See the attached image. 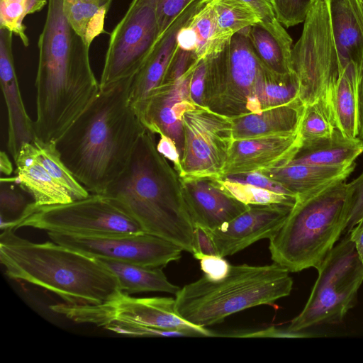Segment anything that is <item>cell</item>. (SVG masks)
Wrapping results in <instances>:
<instances>
[{"mask_svg": "<svg viewBox=\"0 0 363 363\" xmlns=\"http://www.w3.org/2000/svg\"><path fill=\"white\" fill-rule=\"evenodd\" d=\"M38 41L35 137L56 142L100 91L91 69L90 47L74 30L62 0H48Z\"/></svg>", "mask_w": 363, "mask_h": 363, "instance_id": "cell-1", "label": "cell"}, {"mask_svg": "<svg viewBox=\"0 0 363 363\" xmlns=\"http://www.w3.org/2000/svg\"><path fill=\"white\" fill-rule=\"evenodd\" d=\"M130 81L100 89L55 142L64 163L90 193L104 194L122 174L147 129L130 104Z\"/></svg>", "mask_w": 363, "mask_h": 363, "instance_id": "cell-2", "label": "cell"}, {"mask_svg": "<svg viewBox=\"0 0 363 363\" xmlns=\"http://www.w3.org/2000/svg\"><path fill=\"white\" fill-rule=\"evenodd\" d=\"M106 194L147 233L192 253L194 227L184 200L182 179L157 149L155 134L140 136L122 174Z\"/></svg>", "mask_w": 363, "mask_h": 363, "instance_id": "cell-3", "label": "cell"}, {"mask_svg": "<svg viewBox=\"0 0 363 363\" xmlns=\"http://www.w3.org/2000/svg\"><path fill=\"white\" fill-rule=\"evenodd\" d=\"M7 228L0 235V262L11 279L57 295L65 303L94 305L118 291L115 275L93 258L53 241L33 242Z\"/></svg>", "mask_w": 363, "mask_h": 363, "instance_id": "cell-4", "label": "cell"}, {"mask_svg": "<svg viewBox=\"0 0 363 363\" xmlns=\"http://www.w3.org/2000/svg\"><path fill=\"white\" fill-rule=\"evenodd\" d=\"M289 271L273 262L254 266L230 265L228 274L213 281L205 275L175 294L176 312L189 323L206 327L228 316L261 305H272L291 294Z\"/></svg>", "mask_w": 363, "mask_h": 363, "instance_id": "cell-5", "label": "cell"}, {"mask_svg": "<svg viewBox=\"0 0 363 363\" xmlns=\"http://www.w3.org/2000/svg\"><path fill=\"white\" fill-rule=\"evenodd\" d=\"M345 181L298 198L281 228L269 239L274 262L290 272L319 267L347 225Z\"/></svg>", "mask_w": 363, "mask_h": 363, "instance_id": "cell-6", "label": "cell"}, {"mask_svg": "<svg viewBox=\"0 0 363 363\" xmlns=\"http://www.w3.org/2000/svg\"><path fill=\"white\" fill-rule=\"evenodd\" d=\"M248 28L236 33L217 54L208 57L203 106L234 118L259 112L257 99L276 76L252 48Z\"/></svg>", "mask_w": 363, "mask_h": 363, "instance_id": "cell-7", "label": "cell"}, {"mask_svg": "<svg viewBox=\"0 0 363 363\" xmlns=\"http://www.w3.org/2000/svg\"><path fill=\"white\" fill-rule=\"evenodd\" d=\"M318 277L301 311L287 330H302L340 323L357 302L363 282V263L349 233L335 245L317 269Z\"/></svg>", "mask_w": 363, "mask_h": 363, "instance_id": "cell-8", "label": "cell"}, {"mask_svg": "<svg viewBox=\"0 0 363 363\" xmlns=\"http://www.w3.org/2000/svg\"><path fill=\"white\" fill-rule=\"evenodd\" d=\"M291 65L304 105L323 101L333 111L332 95L340 67L328 0H318L303 22L301 35L292 48Z\"/></svg>", "mask_w": 363, "mask_h": 363, "instance_id": "cell-9", "label": "cell"}, {"mask_svg": "<svg viewBox=\"0 0 363 363\" xmlns=\"http://www.w3.org/2000/svg\"><path fill=\"white\" fill-rule=\"evenodd\" d=\"M22 227L82 235L144 232L114 199L92 193L66 203L36 206L33 201L14 230Z\"/></svg>", "mask_w": 363, "mask_h": 363, "instance_id": "cell-10", "label": "cell"}, {"mask_svg": "<svg viewBox=\"0 0 363 363\" xmlns=\"http://www.w3.org/2000/svg\"><path fill=\"white\" fill-rule=\"evenodd\" d=\"M50 308L74 322L104 328L110 324H122L185 332L191 337L215 335L206 328L194 325L181 317L175 310V298L172 297L137 298L119 291L101 303H62L51 305Z\"/></svg>", "mask_w": 363, "mask_h": 363, "instance_id": "cell-11", "label": "cell"}, {"mask_svg": "<svg viewBox=\"0 0 363 363\" xmlns=\"http://www.w3.org/2000/svg\"><path fill=\"white\" fill-rule=\"evenodd\" d=\"M160 0H132L110 33L101 74L100 89L133 77L160 38Z\"/></svg>", "mask_w": 363, "mask_h": 363, "instance_id": "cell-12", "label": "cell"}, {"mask_svg": "<svg viewBox=\"0 0 363 363\" xmlns=\"http://www.w3.org/2000/svg\"><path fill=\"white\" fill-rule=\"evenodd\" d=\"M182 179L220 178L234 142L232 118L194 104L182 116Z\"/></svg>", "mask_w": 363, "mask_h": 363, "instance_id": "cell-13", "label": "cell"}, {"mask_svg": "<svg viewBox=\"0 0 363 363\" xmlns=\"http://www.w3.org/2000/svg\"><path fill=\"white\" fill-rule=\"evenodd\" d=\"M52 241L95 259L163 267L181 258L183 249L145 232L82 235L48 232Z\"/></svg>", "mask_w": 363, "mask_h": 363, "instance_id": "cell-14", "label": "cell"}, {"mask_svg": "<svg viewBox=\"0 0 363 363\" xmlns=\"http://www.w3.org/2000/svg\"><path fill=\"white\" fill-rule=\"evenodd\" d=\"M294 206L250 205L230 222L208 231L218 255H233L258 240L270 239L281 228Z\"/></svg>", "mask_w": 363, "mask_h": 363, "instance_id": "cell-15", "label": "cell"}, {"mask_svg": "<svg viewBox=\"0 0 363 363\" xmlns=\"http://www.w3.org/2000/svg\"><path fill=\"white\" fill-rule=\"evenodd\" d=\"M195 65L179 79L163 82L150 94L138 113L150 132H162L174 140L181 157L184 147L182 116L194 104L190 97L189 84Z\"/></svg>", "mask_w": 363, "mask_h": 363, "instance_id": "cell-16", "label": "cell"}, {"mask_svg": "<svg viewBox=\"0 0 363 363\" xmlns=\"http://www.w3.org/2000/svg\"><path fill=\"white\" fill-rule=\"evenodd\" d=\"M301 145L298 132L235 140L221 177L286 166L294 157Z\"/></svg>", "mask_w": 363, "mask_h": 363, "instance_id": "cell-17", "label": "cell"}, {"mask_svg": "<svg viewBox=\"0 0 363 363\" xmlns=\"http://www.w3.org/2000/svg\"><path fill=\"white\" fill-rule=\"evenodd\" d=\"M182 179L184 200L194 227L213 230L250 207L225 191L215 178Z\"/></svg>", "mask_w": 363, "mask_h": 363, "instance_id": "cell-18", "label": "cell"}, {"mask_svg": "<svg viewBox=\"0 0 363 363\" xmlns=\"http://www.w3.org/2000/svg\"><path fill=\"white\" fill-rule=\"evenodd\" d=\"M13 33L0 28V81L8 112L7 148L13 160L23 144L35 138L33 121L21 96L13 55Z\"/></svg>", "mask_w": 363, "mask_h": 363, "instance_id": "cell-19", "label": "cell"}, {"mask_svg": "<svg viewBox=\"0 0 363 363\" xmlns=\"http://www.w3.org/2000/svg\"><path fill=\"white\" fill-rule=\"evenodd\" d=\"M199 1L190 4L177 16L158 38L140 69L131 77L129 99L137 113L150 94L162 84L177 48V33L192 16Z\"/></svg>", "mask_w": 363, "mask_h": 363, "instance_id": "cell-20", "label": "cell"}, {"mask_svg": "<svg viewBox=\"0 0 363 363\" xmlns=\"http://www.w3.org/2000/svg\"><path fill=\"white\" fill-rule=\"evenodd\" d=\"M340 72L363 62V4L361 0H328Z\"/></svg>", "mask_w": 363, "mask_h": 363, "instance_id": "cell-21", "label": "cell"}, {"mask_svg": "<svg viewBox=\"0 0 363 363\" xmlns=\"http://www.w3.org/2000/svg\"><path fill=\"white\" fill-rule=\"evenodd\" d=\"M14 182L33 198L36 206L66 203L72 196L57 183L36 159L32 143L21 146L14 160Z\"/></svg>", "mask_w": 363, "mask_h": 363, "instance_id": "cell-22", "label": "cell"}, {"mask_svg": "<svg viewBox=\"0 0 363 363\" xmlns=\"http://www.w3.org/2000/svg\"><path fill=\"white\" fill-rule=\"evenodd\" d=\"M305 105L300 99L291 103L232 118L234 140L298 132Z\"/></svg>", "mask_w": 363, "mask_h": 363, "instance_id": "cell-23", "label": "cell"}, {"mask_svg": "<svg viewBox=\"0 0 363 363\" xmlns=\"http://www.w3.org/2000/svg\"><path fill=\"white\" fill-rule=\"evenodd\" d=\"M356 164L330 167L307 164H288L260 171L269 178L280 183L298 198L316 192L334 182L346 180Z\"/></svg>", "mask_w": 363, "mask_h": 363, "instance_id": "cell-24", "label": "cell"}, {"mask_svg": "<svg viewBox=\"0 0 363 363\" xmlns=\"http://www.w3.org/2000/svg\"><path fill=\"white\" fill-rule=\"evenodd\" d=\"M362 152L363 143L358 138H348L336 128L329 137L301 144L288 164L342 167L354 162Z\"/></svg>", "mask_w": 363, "mask_h": 363, "instance_id": "cell-25", "label": "cell"}, {"mask_svg": "<svg viewBox=\"0 0 363 363\" xmlns=\"http://www.w3.org/2000/svg\"><path fill=\"white\" fill-rule=\"evenodd\" d=\"M116 277L118 289L125 294L158 291L176 294L179 287L169 282L160 267H148L97 259Z\"/></svg>", "mask_w": 363, "mask_h": 363, "instance_id": "cell-26", "label": "cell"}, {"mask_svg": "<svg viewBox=\"0 0 363 363\" xmlns=\"http://www.w3.org/2000/svg\"><path fill=\"white\" fill-rule=\"evenodd\" d=\"M359 70L349 65L340 73L331 104L337 128L350 138L358 135L357 81Z\"/></svg>", "mask_w": 363, "mask_h": 363, "instance_id": "cell-27", "label": "cell"}, {"mask_svg": "<svg viewBox=\"0 0 363 363\" xmlns=\"http://www.w3.org/2000/svg\"><path fill=\"white\" fill-rule=\"evenodd\" d=\"M247 34L254 52L266 68L280 76L294 73L292 47L285 45L258 24L250 26Z\"/></svg>", "mask_w": 363, "mask_h": 363, "instance_id": "cell-28", "label": "cell"}, {"mask_svg": "<svg viewBox=\"0 0 363 363\" xmlns=\"http://www.w3.org/2000/svg\"><path fill=\"white\" fill-rule=\"evenodd\" d=\"M62 8L69 23L88 46L105 33L108 12L98 0H62Z\"/></svg>", "mask_w": 363, "mask_h": 363, "instance_id": "cell-29", "label": "cell"}, {"mask_svg": "<svg viewBox=\"0 0 363 363\" xmlns=\"http://www.w3.org/2000/svg\"><path fill=\"white\" fill-rule=\"evenodd\" d=\"M187 24L196 39L194 54L198 60L215 55L225 46L218 40L217 18L212 0H199Z\"/></svg>", "mask_w": 363, "mask_h": 363, "instance_id": "cell-30", "label": "cell"}, {"mask_svg": "<svg viewBox=\"0 0 363 363\" xmlns=\"http://www.w3.org/2000/svg\"><path fill=\"white\" fill-rule=\"evenodd\" d=\"M32 145L38 161L57 183L70 193L74 200L90 194L64 163L55 142L44 141L35 137Z\"/></svg>", "mask_w": 363, "mask_h": 363, "instance_id": "cell-31", "label": "cell"}, {"mask_svg": "<svg viewBox=\"0 0 363 363\" xmlns=\"http://www.w3.org/2000/svg\"><path fill=\"white\" fill-rule=\"evenodd\" d=\"M215 9L218 37L223 45L242 29L259 25L255 11L242 0H212Z\"/></svg>", "mask_w": 363, "mask_h": 363, "instance_id": "cell-32", "label": "cell"}, {"mask_svg": "<svg viewBox=\"0 0 363 363\" xmlns=\"http://www.w3.org/2000/svg\"><path fill=\"white\" fill-rule=\"evenodd\" d=\"M336 128L333 113L323 101L306 105L298 130L301 144L329 137Z\"/></svg>", "mask_w": 363, "mask_h": 363, "instance_id": "cell-33", "label": "cell"}, {"mask_svg": "<svg viewBox=\"0 0 363 363\" xmlns=\"http://www.w3.org/2000/svg\"><path fill=\"white\" fill-rule=\"evenodd\" d=\"M48 3V0H0V28L12 32L28 47L29 38L26 33L24 18L40 11Z\"/></svg>", "mask_w": 363, "mask_h": 363, "instance_id": "cell-34", "label": "cell"}, {"mask_svg": "<svg viewBox=\"0 0 363 363\" xmlns=\"http://www.w3.org/2000/svg\"><path fill=\"white\" fill-rule=\"evenodd\" d=\"M217 183L228 193L247 205L284 204L294 206L298 197L279 194L250 184L230 182L222 178Z\"/></svg>", "mask_w": 363, "mask_h": 363, "instance_id": "cell-35", "label": "cell"}, {"mask_svg": "<svg viewBox=\"0 0 363 363\" xmlns=\"http://www.w3.org/2000/svg\"><path fill=\"white\" fill-rule=\"evenodd\" d=\"M13 177H1L0 182V216L1 230L11 228L21 218L28 205L21 189L17 187Z\"/></svg>", "mask_w": 363, "mask_h": 363, "instance_id": "cell-36", "label": "cell"}, {"mask_svg": "<svg viewBox=\"0 0 363 363\" xmlns=\"http://www.w3.org/2000/svg\"><path fill=\"white\" fill-rule=\"evenodd\" d=\"M318 0H271L275 15L284 27L303 23Z\"/></svg>", "mask_w": 363, "mask_h": 363, "instance_id": "cell-37", "label": "cell"}, {"mask_svg": "<svg viewBox=\"0 0 363 363\" xmlns=\"http://www.w3.org/2000/svg\"><path fill=\"white\" fill-rule=\"evenodd\" d=\"M255 11L260 21V26L269 31L278 40L292 47V39L282 24L278 21L271 0H242Z\"/></svg>", "mask_w": 363, "mask_h": 363, "instance_id": "cell-38", "label": "cell"}, {"mask_svg": "<svg viewBox=\"0 0 363 363\" xmlns=\"http://www.w3.org/2000/svg\"><path fill=\"white\" fill-rule=\"evenodd\" d=\"M349 218L346 230L350 232L363 219V171L354 180L347 183Z\"/></svg>", "mask_w": 363, "mask_h": 363, "instance_id": "cell-39", "label": "cell"}, {"mask_svg": "<svg viewBox=\"0 0 363 363\" xmlns=\"http://www.w3.org/2000/svg\"><path fill=\"white\" fill-rule=\"evenodd\" d=\"M220 178L233 182L252 185L279 194L297 196L280 183L269 178L259 172L230 174Z\"/></svg>", "mask_w": 363, "mask_h": 363, "instance_id": "cell-40", "label": "cell"}, {"mask_svg": "<svg viewBox=\"0 0 363 363\" xmlns=\"http://www.w3.org/2000/svg\"><path fill=\"white\" fill-rule=\"evenodd\" d=\"M104 328L115 333L128 337H191L190 334L185 332L162 330L145 326L110 324Z\"/></svg>", "mask_w": 363, "mask_h": 363, "instance_id": "cell-41", "label": "cell"}, {"mask_svg": "<svg viewBox=\"0 0 363 363\" xmlns=\"http://www.w3.org/2000/svg\"><path fill=\"white\" fill-rule=\"evenodd\" d=\"M197 0H160L157 9L160 37L177 16Z\"/></svg>", "mask_w": 363, "mask_h": 363, "instance_id": "cell-42", "label": "cell"}, {"mask_svg": "<svg viewBox=\"0 0 363 363\" xmlns=\"http://www.w3.org/2000/svg\"><path fill=\"white\" fill-rule=\"evenodd\" d=\"M207 65V57L198 60L191 76L189 84L190 97L191 101L197 105H203Z\"/></svg>", "mask_w": 363, "mask_h": 363, "instance_id": "cell-43", "label": "cell"}, {"mask_svg": "<svg viewBox=\"0 0 363 363\" xmlns=\"http://www.w3.org/2000/svg\"><path fill=\"white\" fill-rule=\"evenodd\" d=\"M192 254L199 260L206 256L218 255L208 231L199 226L194 229Z\"/></svg>", "mask_w": 363, "mask_h": 363, "instance_id": "cell-44", "label": "cell"}, {"mask_svg": "<svg viewBox=\"0 0 363 363\" xmlns=\"http://www.w3.org/2000/svg\"><path fill=\"white\" fill-rule=\"evenodd\" d=\"M230 265L223 257L219 255L206 256L200 259L201 269L207 278L213 281L224 278Z\"/></svg>", "mask_w": 363, "mask_h": 363, "instance_id": "cell-45", "label": "cell"}, {"mask_svg": "<svg viewBox=\"0 0 363 363\" xmlns=\"http://www.w3.org/2000/svg\"><path fill=\"white\" fill-rule=\"evenodd\" d=\"M160 139L157 143V149L168 161L180 176L182 172L181 157L174 140L162 132L158 133Z\"/></svg>", "mask_w": 363, "mask_h": 363, "instance_id": "cell-46", "label": "cell"}, {"mask_svg": "<svg viewBox=\"0 0 363 363\" xmlns=\"http://www.w3.org/2000/svg\"><path fill=\"white\" fill-rule=\"evenodd\" d=\"M301 333H291L288 331L287 330H283L281 329H277L274 327H271L264 330L245 333H239L234 334L230 337H304V335H301Z\"/></svg>", "mask_w": 363, "mask_h": 363, "instance_id": "cell-47", "label": "cell"}, {"mask_svg": "<svg viewBox=\"0 0 363 363\" xmlns=\"http://www.w3.org/2000/svg\"><path fill=\"white\" fill-rule=\"evenodd\" d=\"M357 94L358 106L357 138L363 143V62L359 70Z\"/></svg>", "mask_w": 363, "mask_h": 363, "instance_id": "cell-48", "label": "cell"}, {"mask_svg": "<svg viewBox=\"0 0 363 363\" xmlns=\"http://www.w3.org/2000/svg\"><path fill=\"white\" fill-rule=\"evenodd\" d=\"M348 233L354 244L359 257L363 263V219Z\"/></svg>", "mask_w": 363, "mask_h": 363, "instance_id": "cell-49", "label": "cell"}, {"mask_svg": "<svg viewBox=\"0 0 363 363\" xmlns=\"http://www.w3.org/2000/svg\"><path fill=\"white\" fill-rule=\"evenodd\" d=\"M13 172L12 163L4 151L0 153V173L2 175L10 176Z\"/></svg>", "mask_w": 363, "mask_h": 363, "instance_id": "cell-50", "label": "cell"}, {"mask_svg": "<svg viewBox=\"0 0 363 363\" xmlns=\"http://www.w3.org/2000/svg\"><path fill=\"white\" fill-rule=\"evenodd\" d=\"M101 5V6L108 12L109 9L112 4L113 0H98Z\"/></svg>", "mask_w": 363, "mask_h": 363, "instance_id": "cell-51", "label": "cell"}, {"mask_svg": "<svg viewBox=\"0 0 363 363\" xmlns=\"http://www.w3.org/2000/svg\"><path fill=\"white\" fill-rule=\"evenodd\" d=\"M361 1H362V4H363V0H361Z\"/></svg>", "mask_w": 363, "mask_h": 363, "instance_id": "cell-52", "label": "cell"}]
</instances>
